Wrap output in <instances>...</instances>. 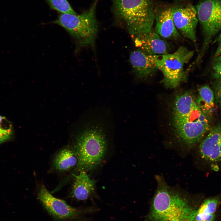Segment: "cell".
<instances>
[{
  "mask_svg": "<svg viewBox=\"0 0 221 221\" xmlns=\"http://www.w3.org/2000/svg\"><path fill=\"white\" fill-rule=\"evenodd\" d=\"M172 113L175 134L180 141L189 147L201 141L211 128L209 118L201 111L196 97L189 91L177 95Z\"/></svg>",
  "mask_w": 221,
  "mask_h": 221,
  "instance_id": "6da1fadb",
  "label": "cell"
},
{
  "mask_svg": "<svg viewBox=\"0 0 221 221\" xmlns=\"http://www.w3.org/2000/svg\"><path fill=\"white\" fill-rule=\"evenodd\" d=\"M148 215L151 221H191L196 209L190 201L171 189L160 176Z\"/></svg>",
  "mask_w": 221,
  "mask_h": 221,
  "instance_id": "7a4b0ae2",
  "label": "cell"
},
{
  "mask_svg": "<svg viewBox=\"0 0 221 221\" xmlns=\"http://www.w3.org/2000/svg\"><path fill=\"white\" fill-rule=\"evenodd\" d=\"M104 130L101 123H94L87 125L78 134L73 148L78 159L76 169L91 170L102 161L107 149Z\"/></svg>",
  "mask_w": 221,
  "mask_h": 221,
  "instance_id": "3957f363",
  "label": "cell"
},
{
  "mask_svg": "<svg viewBox=\"0 0 221 221\" xmlns=\"http://www.w3.org/2000/svg\"><path fill=\"white\" fill-rule=\"evenodd\" d=\"M114 15L126 23L132 36L153 29L155 11L152 0H112Z\"/></svg>",
  "mask_w": 221,
  "mask_h": 221,
  "instance_id": "277c9868",
  "label": "cell"
},
{
  "mask_svg": "<svg viewBox=\"0 0 221 221\" xmlns=\"http://www.w3.org/2000/svg\"><path fill=\"white\" fill-rule=\"evenodd\" d=\"M98 0H95L87 10L80 14L61 13L53 22L66 29L79 46H93L98 31L95 11Z\"/></svg>",
  "mask_w": 221,
  "mask_h": 221,
  "instance_id": "5b68a950",
  "label": "cell"
},
{
  "mask_svg": "<svg viewBox=\"0 0 221 221\" xmlns=\"http://www.w3.org/2000/svg\"><path fill=\"white\" fill-rule=\"evenodd\" d=\"M194 51L181 46L174 52L160 55L157 61L158 70L162 73L161 81L166 87L174 88L185 81L188 70L184 68L194 55Z\"/></svg>",
  "mask_w": 221,
  "mask_h": 221,
  "instance_id": "8992f818",
  "label": "cell"
},
{
  "mask_svg": "<svg viewBox=\"0 0 221 221\" xmlns=\"http://www.w3.org/2000/svg\"><path fill=\"white\" fill-rule=\"evenodd\" d=\"M203 35L202 45L194 62L199 64L214 38L221 31V0H201L196 8Z\"/></svg>",
  "mask_w": 221,
  "mask_h": 221,
  "instance_id": "52a82bcc",
  "label": "cell"
},
{
  "mask_svg": "<svg viewBox=\"0 0 221 221\" xmlns=\"http://www.w3.org/2000/svg\"><path fill=\"white\" fill-rule=\"evenodd\" d=\"M38 197L47 211L57 220L90 221L84 216L96 212L99 210L94 206L83 208L72 207L64 200L52 196L44 185L41 186Z\"/></svg>",
  "mask_w": 221,
  "mask_h": 221,
  "instance_id": "ba28073f",
  "label": "cell"
},
{
  "mask_svg": "<svg viewBox=\"0 0 221 221\" xmlns=\"http://www.w3.org/2000/svg\"><path fill=\"white\" fill-rule=\"evenodd\" d=\"M175 25L183 37L189 40L197 50L196 29L198 21L196 8L191 4L184 3L171 7Z\"/></svg>",
  "mask_w": 221,
  "mask_h": 221,
  "instance_id": "9c48e42d",
  "label": "cell"
},
{
  "mask_svg": "<svg viewBox=\"0 0 221 221\" xmlns=\"http://www.w3.org/2000/svg\"><path fill=\"white\" fill-rule=\"evenodd\" d=\"M160 55H151L137 49L130 53L129 60L134 72L140 79L154 75L158 70L157 61Z\"/></svg>",
  "mask_w": 221,
  "mask_h": 221,
  "instance_id": "30bf717a",
  "label": "cell"
},
{
  "mask_svg": "<svg viewBox=\"0 0 221 221\" xmlns=\"http://www.w3.org/2000/svg\"><path fill=\"white\" fill-rule=\"evenodd\" d=\"M199 150L204 160L213 162L221 161V124L211 128L201 141Z\"/></svg>",
  "mask_w": 221,
  "mask_h": 221,
  "instance_id": "8fae6325",
  "label": "cell"
},
{
  "mask_svg": "<svg viewBox=\"0 0 221 221\" xmlns=\"http://www.w3.org/2000/svg\"><path fill=\"white\" fill-rule=\"evenodd\" d=\"M132 37L138 48L146 54L162 55L168 53V44L153 29Z\"/></svg>",
  "mask_w": 221,
  "mask_h": 221,
  "instance_id": "7c38bea8",
  "label": "cell"
},
{
  "mask_svg": "<svg viewBox=\"0 0 221 221\" xmlns=\"http://www.w3.org/2000/svg\"><path fill=\"white\" fill-rule=\"evenodd\" d=\"M155 20L154 31L161 37L174 41L181 38L174 23L171 7L165 6L155 11Z\"/></svg>",
  "mask_w": 221,
  "mask_h": 221,
  "instance_id": "4fadbf2b",
  "label": "cell"
},
{
  "mask_svg": "<svg viewBox=\"0 0 221 221\" xmlns=\"http://www.w3.org/2000/svg\"><path fill=\"white\" fill-rule=\"evenodd\" d=\"M74 176L71 197L84 201L94 196L96 181L91 179L84 170H81L78 175Z\"/></svg>",
  "mask_w": 221,
  "mask_h": 221,
  "instance_id": "5bb4252c",
  "label": "cell"
},
{
  "mask_svg": "<svg viewBox=\"0 0 221 221\" xmlns=\"http://www.w3.org/2000/svg\"><path fill=\"white\" fill-rule=\"evenodd\" d=\"M78 159L73 148L69 147L64 148L55 157L53 163L54 167L59 171H67L76 166Z\"/></svg>",
  "mask_w": 221,
  "mask_h": 221,
  "instance_id": "9a60e30c",
  "label": "cell"
},
{
  "mask_svg": "<svg viewBox=\"0 0 221 221\" xmlns=\"http://www.w3.org/2000/svg\"><path fill=\"white\" fill-rule=\"evenodd\" d=\"M196 99L201 111L209 118L213 111L215 106L213 90L207 84L201 86L198 89Z\"/></svg>",
  "mask_w": 221,
  "mask_h": 221,
  "instance_id": "2e32d148",
  "label": "cell"
},
{
  "mask_svg": "<svg viewBox=\"0 0 221 221\" xmlns=\"http://www.w3.org/2000/svg\"><path fill=\"white\" fill-rule=\"evenodd\" d=\"M219 202L218 197H215L205 199L197 209L196 212L198 213L206 214H215Z\"/></svg>",
  "mask_w": 221,
  "mask_h": 221,
  "instance_id": "e0dca14e",
  "label": "cell"
},
{
  "mask_svg": "<svg viewBox=\"0 0 221 221\" xmlns=\"http://www.w3.org/2000/svg\"><path fill=\"white\" fill-rule=\"evenodd\" d=\"M12 134V123L5 117L0 115V144L9 140Z\"/></svg>",
  "mask_w": 221,
  "mask_h": 221,
  "instance_id": "ac0fdd59",
  "label": "cell"
},
{
  "mask_svg": "<svg viewBox=\"0 0 221 221\" xmlns=\"http://www.w3.org/2000/svg\"><path fill=\"white\" fill-rule=\"evenodd\" d=\"M51 6L61 13L76 14V13L67 0H47Z\"/></svg>",
  "mask_w": 221,
  "mask_h": 221,
  "instance_id": "d6986e66",
  "label": "cell"
},
{
  "mask_svg": "<svg viewBox=\"0 0 221 221\" xmlns=\"http://www.w3.org/2000/svg\"><path fill=\"white\" fill-rule=\"evenodd\" d=\"M211 73L214 79L221 78V55L214 58L211 64Z\"/></svg>",
  "mask_w": 221,
  "mask_h": 221,
  "instance_id": "ffe728a7",
  "label": "cell"
},
{
  "mask_svg": "<svg viewBox=\"0 0 221 221\" xmlns=\"http://www.w3.org/2000/svg\"><path fill=\"white\" fill-rule=\"evenodd\" d=\"M213 87L215 99L221 108V78L215 79Z\"/></svg>",
  "mask_w": 221,
  "mask_h": 221,
  "instance_id": "44dd1931",
  "label": "cell"
},
{
  "mask_svg": "<svg viewBox=\"0 0 221 221\" xmlns=\"http://www.w3.org/2000/svg\"><path fill=\"white\" fill-rule=\"evenodd\" d=\"M215 217V214H206L198 213L196 212L195 210L191 221H214Z\"/></svg>",
  "mask_w": 221,
  "mask_h": 221,
  "instance_id": "7402d4cb",
  "label": "cell"
},
{
  "mask_svg": "<svg viewBox=\"0 0 221 221\" xmlns=\"http://www.w3.org/2000/svg\"><path fill=\"white\" fill-rule=\"evenodd\" d=\"M215 43L217 44V47L214 56V58L221 55V31L213 40V43Z\"/></svg>",
  "mask_w": 221,
  "mask_h": 221,
  "instance_id": "603a6c76",
  "label": "cell"
}]
</instances>
